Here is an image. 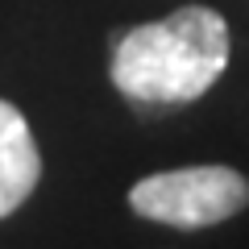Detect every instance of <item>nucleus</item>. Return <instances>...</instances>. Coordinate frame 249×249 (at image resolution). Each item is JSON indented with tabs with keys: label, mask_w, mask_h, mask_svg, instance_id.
<instances>
[{
	"label": "nucleus",
	"mask_w": 249,
	"mask_h": 249,
	"mask_svg": "<svg viewBox=\"0 0 249 249\" xmlns=\"http://www.w3.org/2000/svg\"><path fill=\"white\" fill-rule=\"evenodd\" d=\"M229 67V25L216 9L187 4L112 42V83L133 104H191Z\"/></svg>",
	"instance_id": "nucleus-1"
},
{
	"label": "nucleus",
	"mask_w": 249,
	"mask_h": 249,
	"mask_svg": "<svg viewBox=\"0 0 249 249\" xmlns=\"http://www.w3.org/2000/svg\"><path fill=\"white\" fill-rule=\"evenodd\" d=\"M249 204V178L232 166H183L145 175L129 191V208L175 229H208Z\"/></svg>",
	"instance_id": "nucleus-2"
},
{
	"label": "nucleus",
	"mask_w": 249,
	"mask_h": 249,
	"mask_svg": "<svg viewBox=\"0 0 249 249\" xmlns=\"http://www.w3.org/2000/svg\"><path fill=\"white\" fill-rule=\"evenodd\" d=\"M42 178V154L34 145L29 121L0 100V216L17 212Z\"/></svg>",
	"instance_id": "nucleus-3"
}]
</instances>
